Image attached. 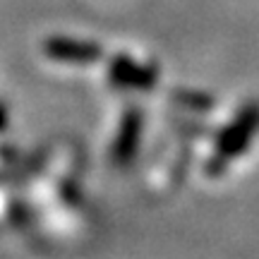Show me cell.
Instances as JSON below:
<instances>
[{"label":"cell","instance_id":"cell-2","mask_svg":"<svg viewBox=\"0 0 259 259\" xmlns=\"http://www.w3.org/2000/svg\"><path fill=\"white\" fill-rule=\"evenodd\" d=\"M111 79L122 89H151V84L156 82V70L135 63L127 56H118L111 63Z\"/></svg>","mask_w":259,"mask_h":259},{"label":"cell","instance_id":"cell-1","mask_svg":"<svg viewBox=\"0 0 259 259\" xmlns=\"http://www.w3.org/2000/svg\"><path fill=\"white\" fill-rule=\"evenodd\" d=\"M259 125V108L257 106H250L235 118V120L228 125V127L221 132V137L216 142V149H213L211 158H209V166H206V173L209 176H219L226 170V166L231 163L233 158L242 154L247 144H250L252 135Z\"/></svg>","mask_w":259,"mask_h":259},{"label":"cell","instance_id":"cell-3","mask_svg":"<svg viewBox=\"0 0 259 259\" xmlns=\"http://www.w3.org/2000/svg\"><path fill=\"white\" fill-rule=\"evenodd\" d=\"M46 53L63 63H94L101 58V46L79 38H53L46 44Z\"/></svg>","mask_w":259,"mask_h":259},{"label":"cell","instance_id":"cell-4","mask_svg":"<svg viewBox=\"0 0 259 259\" xmlns=\"http://www.w3.org/2000/svg\"><path fill=\"white\" fill-rule=\"evenodd\" d=\"M139 132H142V118H139L137 111H127L125 118H122L120 132L115 137V147H113V158L115 163H127L130 158L135 156L139 144Z\"/></svg>","mask_w":259,"mask_h":259}]
</instances>
